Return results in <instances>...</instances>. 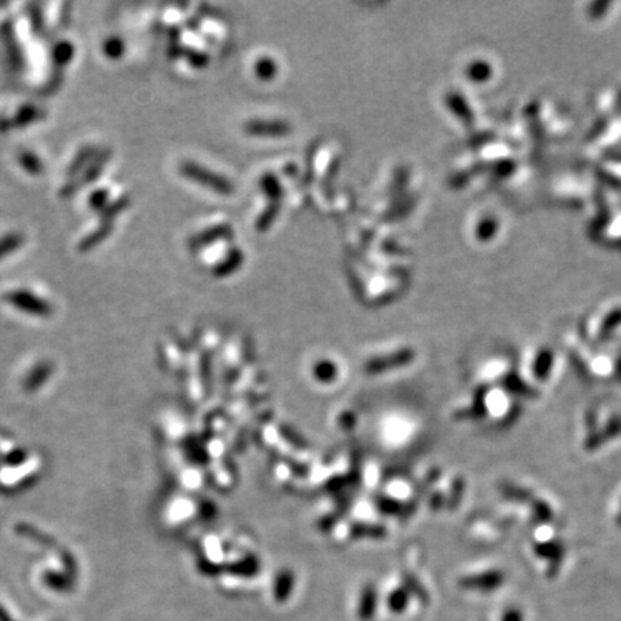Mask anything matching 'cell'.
I'll list each match as a JSON object with an SVG mask.
<instances>
[{"mask_svg":"<svg viewBox=\"0 0 621 621\" xmlns=\"http://www.w3.org/2000/svg\"><path fill=\"white\" fill-rule=\"evenodd\" d=\"M183 171L188 176V177H192V178H195V180H199V181H203V183H207L209 186H212V187H215L216 190H229V184H227V181L226 180H222L220 177H216V176H213V174H210V171H205L203 169H200L199 166H195V164H184L183 166Z\"/></svg>","mask_w":621,"mask_h":621,"instance_id":"obj_1","label":"cell"},{"mask_svg":"<svg viewBox=\"0 0 621 621\" xmlns=\"http://www.w3.org/2000/svg\"><path fill=\"white\" fill-rule=\"evenodd\" d=\"M503 621H522L519 613H508L503 618Z\"/></svg>","mask_w":621,"mask_h":621,"instance_id":"obj_5","label":"cell"},{"mask_svg":"<svg viewBox=\"0 0 621 621\" xmlns=\"http://www.w3.org/2000/svg\"><path fill=\"white\" fill-rule=\"evenodd\" d=\"M406 604H407V598H406V596L404 594H394L393 596V598L390 597V601H389V605H390V608H392V611H394V613H401V611H404V607H406Z\"/></svg>","mask_w":621,"mask_h":621,"instance_id":"obj_4","label":"cell"},{"mask_svg":"<svg viewBox=\"0 0 621 621\" xmlns=\"http://www.w3.org/2000/svg\"><path fill=\"white\" fill-rule=\"evenodd\" d=\"M374 613H375V594L372 590H368L363 596L358 614H360L361 620H371Z\"/></svg>","mask_w":621,"mask_h":621,"instance_id":"obj_2","label":"cell"},{"mask_svg":"<svg viewBox=\"0 0 621 621\" xmlns=\"http://www.w3.org/2000/svg\"><path fill=\"white\" fill-rule=\"evenodd\" d=\"M21 244H22V237L18 234H11L2 239V241H0V258H4L11 251H15Z\"/></svg>","mask_w":621,"mask_h":621,"instance_id":"obj_3","label":"cell"}]
</instances>
